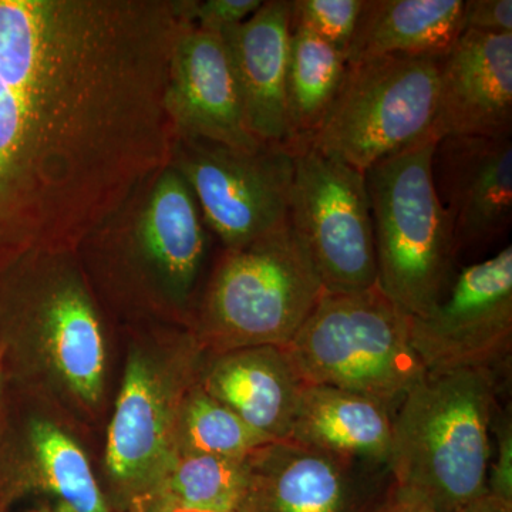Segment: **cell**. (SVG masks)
I'll list each match as a JSON object with an SVG mask.
<instances>
[{"label":"cell","mask_w":512,"mask_h":512,"mask_svg":"<svg viewBox=\"0 0 512 512\" xmlns=\"http://www.w3.org/2000/svg\"><path fill=\"white\" fill-rule=\"evenodd\" d=\"M194 0H0V272L76 251L171 160V53Z\"/></svg>","instance_id":"obj_1"},{"label":"cell","mask_w":512,"mask_h":512,"mask_svg":"<svg viewBox=\"0 0 512 512\" xmlns=\"http://www.w3.org/2000/svg\"><path fill=\"white\" fill-rule=\"evenodd\" d=\"M110 316L76 251H35L0 272V357L10 393L79 433L109 409Z\"/></svg>","instance_id":"obj_2"},{"label":"cell","mask_w":512,"mask_h":512,"mask_svg":"<svg viewBox=\"0 0 512 512\" xmlns=\"http://www.w3.org/2000/svg\"><path fill=\"white\" fill-rule=\"evenodd\" d=\"M212 239L190 187L168 163L138 184L76 254L111 319L188 328Z\"/></svg>","instance_id":"obj_3"},{"label":"cell","mask_w":512,"mask_h":512,"mask_svg":"<svg viewBox=\"0 0 512 512\" xmlns=\"http://www.w3.org/2000/svg\"><path fill=\"white\" fill-rule=\"evenodd\" d=\"M495 404L494 370L424 373L393 414L387 468L396 493L437 512L487 493Z\"/></svg>","instance_id":"obj_4"},{"label":"cell","mask_w":512,"mask_h":512,"mask_svg":"<svg viewBox=\"0 0 512 512\" xmlns=\"http://www.w3.org/2000/svg\"><path fill=\"white\" fill-rule=\"evenodd\" d=\"M126 359L107 423L100 483L113 512L167 480L178 458V423L208 352L184 326L127 325Z\"/></svg>","instance_id":"obj_5"},{"label":"cell","mask_w":512,"mask_h":512,"mask_svg":"<svg viewBox=\"0 0 512 512\" xmlns=\"http://www.w3.org/2000/svg\"><path fill=\"white\" fill-rule=\"evenodd\" d=\"M323 289L291 221L241 248L222 249L188 323L208 353L286 346Z\"/></svg>","instance_id":"obj_6"},{"label":"cell","mask_w":512,"mask_h":512,"mask_svg":"<svg viewBox=\"0 0 512 512\" xmlns=\"http://www.w3.org/2000/svg\"><path fill=\"white\" fill-rule=\"evenodd\" d=\"M436 144L424 138L365 173L377 286L413 318L429 315L456 278L453 234L431 170Z\"/></svg>","instance_id":"obj_7"},{"label":"cell","mask_w":512,"mask_h":512,"mask_svg":"<svg viewBox=\"0 0 512 512\" xmlns=\"http://www.w3.org/2000/svg\"><path fill=\"white\" fill-rule=\"evenodd\" d=\"M410 322L377 285L323 292L285 349L303 383L367 394L392 407L426 373Z\"/></svg>","instance_id":"obj_8"},{"label":"cell","mask_w":512,"mask_h":512,"mask_svg":"<svg viewBox=\"0 0 512 512\" xmlns=\"http://www.w3.org/2000/svg\"><path fill=\"white\" fill-rule=\"evenodd\" d=\"M439 59L392 55L348 63L335 103L309 146L366 173L383 158L433 137Z\"/></svg>","instance_id":"obj_9"},{"label":"cell","mask_w":512,"mask_h":512,"mask_svg":"<svg viewBox=\"0 0 512 512\" xmlns=\"http://www.w3.org/2000/svg\"><path fill=\"white\" fill-rule=\"evenodd\" d=\"M170 164L190 187L222 249L244 247L289 222L291 148L262 144L242 150L175 137Z\"/></svg>","instance_id":"obj_10"},{"label":"cell","mask_w":512,"mask_h":512,"mask_svg":"<svg viewBox=\"0 0 512 512\" xmlns=\"http://www.w3.org/2000/svg\"><path fill=\"white\" fill-rule=\"evenodd\" d=\"M289 221L309 249L325 292L377 285L366 175L312 146L296 148Z\"/></svg>","instance_id":"obj_11"},{"label":"cell","mask_w":512,"mask_h":512,"mask_svg":"<svg viewBox=\"0 0 512 512\" xmlns=\"http://www.w3.org/2000/svg\"><path fill=\"white\" fill-rule=\"evenodd\" d=\"M113 512L77 431L10 393L0 433V512Z\"/></svg>","instance_id":"obj_12"},{"label":"cell","mask_w":512,"mask_h":512,"mask_svg":"<svg viewBox=\"0 0 512 512\" xmlns=\"http://www.w3.org/2000/svg\"><path fill=\"white\" fill-rule=\"evenodd\" d=\"M426 372L491 369L512 346V247L456 275L443 301L410 322Z\"/></svg>","instance_id":"obj_13"},{"label":"cell","mask_w":512,"mask_h":512,"mask_svg":"<svg viewBox=\"0 0 512 512\" xmlns=\"http://www.w3.org/2000/svg\"><path fill=\"white\" fill-rule=\"evenodd\" d=\"M248 466L242 512H379L394 491L389 468L292 440L259 448Z\"/></svg>","instance_id":"obj_14"},{"label":"cell","mask_w":512,"mask_h":512,"mask_svg":"<svg viewBox=\"0 0 512 512\" xmlns=\"http://www.w3.org/2000/svg\"><path fill=\"white\" fill-rule=\"evenodd\" d=\"M433 181L457 256L500 241L512 224L511 138L446 137L433 154Z\"/></svg>","instance_id":"obj_15"},{"label":"cell","mask_w":512,"mask_h":512,"mask_svg":"<svg viewBox=\"0 0 512 512\" xmlns=\"http://www.w3.org/2000/svg\"><path fill=\"white\" fill-rule=\"evenodd\" d=\"M165 110L174 137L201 138L254 150L237 79L224 40L188 23L171 53Z\"/></svg>","instance_id":"obj_16"},{"label":"cell","mask_w":512,"mask_h":512,"mask_svg":"<svg viewBox=\"0 0 512 512\" xmlns=\"http://www.w3.org/2000/svg\"><path fill=\"white\" fill-rule=\"evenodd\" d=\"M433 137L511 138L512 33L463 32L439 59Z\"/></svg>","instance_id":"obj_17"},{"label":"cell","mask_w":512,"mask_h":512,"mask_svg":"<svg viewBox=\"0 0 512 512\" xmlns=\"http://www.w3.org/2000/svg\"><path fill=\"white\" fill-rule=\"evenodd\" d=\"M220 36L237 79L248 130L261 143L288 147L286 70L291 2H262L251 18Z\"/></svg>","instance_id":"obj_18"},{"label":"cell","mask_w":512,"mask_h":512,"mask_svg":"<svg viewBox=\"0 0 512 512\" xmlns=\"http://www.w3.org/2000/svg\"><path fill=\"white\" fill-rule=\"evenodd\" d=\"M200 384L272 441L289 439L305 387L285 346L207 353Z\"/></svg>","instance_id":"obj_19"},{"label":"cell","mask_w":512,"mask_h":512,"mask_svg":"<svg viewBox=\"0 0 512 512\" xmlns=\"http://www.w3.org/2000/svg\"><path fill=\"white\" fill-rule=\"evenodd\" d=\"M392 407L367 394L305 384L289 439L332 456L387 467Z\"/></svg>","instance_id":"obj_20"},{"label":"cell","mask_w":512,"mask_h":512,"mask_svg":"<svg viewBox=\"0 0 512 512\" xmlns=\"http://www.w3.org/2000/svg\"><path fill=\"white\" fill-rule=\"evenodd\" d=\"M464 0H363L346 62L443 57L463 35Z\"/></svg>","instance_id":"obj_21"},{"label":"cell","mask_w":512,"mask_h":512,"mask_svg":"<svg viewBox=\"0 0 512 512\" xmlns=\"http://www.w3.org/2000/svg\"><path fill=\"white\" fill-rule=\"evenodd\" d=\"M346 56L325 40L291 23L286 110L289 148L309 146L328 117L345 77Z\"/></svg>","instance_id":"obj_22"},{"label":"cell","mask_w":512,"mask_h":512,"mask_svg":"<svg viewBox=\"0 0 512 512\" xmlns=\"http://www.w3.org/2000/svg\"><path fill=\"white\" fill-rule=\"evenodd\" d=\"M269 443L274 441L248 426L200 383L185 397L178 423V456L247 458Z\"/></svg>","instance_id":"obj_23"},{"label":"cell","mask_w":512,"mask_h":512,"mask_svg":"<svg viewBox=\"0 0 512 512\" xmlns=\"http://www.w3.org/2000/svg\"><path fill=\"white\" fill-rule=\"evenodd\" d=\"M363 0H293L291 23L308 30L346 56Z\"/></svg>","instance_id":"obj_24"},{"label":"cell","mask_w":512,"mask_h":512,"mask_svg":"<svg viewBox=\"0 0 512 512\" xmlns=\"http://www.w3.org/2000/svg\"><path fill=\"white\" fill-rule=\"evenodd\" d=\"M261 5L262 0H194L192 22L198 29L221 35L251 18Z\"/></svg>","instance_id":"obj_25"},{"label":"cell","mask_w":512,"mask_h":512,"mask_svg":"<svg viewBox=\"0 0 512 512\" xmlns=\"http://www.w3.org/2000/svg\"><path fill=\"white\" fill-rule=\"evenodd\" d=\"M493 423L495 453H491L488 467L487 493L512 504V424L511 416H500Z\"/></svg>","instance_id":"obj_26"},{"label":"cell","mask_w":512,"mask_h":512,"mask_svg":"<svg viewBox=\"0 0 512 512\" xmlns=\"http://www.w3.org/2000/svg\"><path fill=\"white\" fill-rule=\"evenodd\" d=\"M242 503H210L161 485L121 512H242Z\"/></svg>","instance_id":"obj_27"},{"label":"cell","mask_w":512,"mask_h":512,"mask_svg":"<svg viewBox=\"0 0 512 512\" xmlns=\"http://www.w3.org/2000/svg\"><path fill=\"white\" fill-rule=\"evenodd\" d=\"M463 32L510 35L512 33L511 0H467L463 6Z\"/></svg>","instance_id":"obj_28"},{"label":"cell","mask_w":512,"mask_h":512,"mask_svg":"<svg viewBox=\"0 0 512 512\" xmlns=\"http://www.w3.org/2000/svg\"><path fill=\"white\" fill-rule=\"evenodd\" d=\"M379 512H437L429 505L420 503L414 498L400 495L393 491L392 497L389 498L386 504L383 505L382 510Z\"/></svg>","instance_id":"obj_29"},{"label":"cell","mask_w":512,"mask_h":512,"mask_svg":"<svg viewBox=\"0 0 512 512\" xmlns=\"http://www.w3.org/2000/svg\"><path fill=\"white\" fill-rule=\"evenodd\" d=\"M457 512H512V504L505 503L490 493H485Z\"/></svg>","instance_id":"obj_30"},{"label":"cell","mask_w":512,"mask_h":512,"mask_svg":"<svg viewBox=\"0 0 512 512\" xmlns=\"http://www.w3.org/2000/svg\"><path fill=\"white\" fill-rule=\"evenodd\" d=\"M10 403V390L8 380H6L5 369H3L2 357H0V433L5 427L8 419Z\"/></svg>","instance_id":"obj_31"}]
</instances>
